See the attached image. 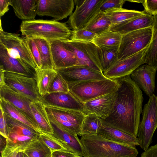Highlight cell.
<instances>
[{
	"label": "cell",
	"instance_id": "7402d4cb",
	"mask_svg": "<svg viewBox=\"0 0 157 157\" xmlns=\"http://www.w3.org/2000/svg\"><path fill=\"white\" fill-rule=\"evenodd\" d=\"M48 104L82 111L83 104L69 91L66 93L48 94L44 97Z\"/></svg>",
	"mask_w": 157,
	"mask_h": 157
},
{
	"label": "cell",
	"instance_id": "d6986e66",
	"mask_svg": "<svg viewBox=\"0 0 157 157\" xmlns=\"http://www.w3.org/2000/svg\"><path fill=\"white\" fill-rule=\"evenodd\" d=\"M50 43L55 69L66 68L78 64L74 53L64 46L62 41L55 40Z\"/></svg>",
	"mask_w": 157,
	"mask_h": 157
},
{
	"label": "cell",
	"instance_id": "ba28073f",
	"mask_svg": "<svg viewBox=\"0 0 157 157\" xmlns=\"http://www.w3.org/2000/svg\"><path fill=\"white\" fill-rule=\"evenodd\" d=\"M6 84L15 92L25 96L33 102L40 101L48 104L39 94L35 78L26 75L5 71Z\"/></svg>",
	"mask_w": 157,
	"mask_h": 157
},
{
	"label": "cell",
	"instance_id": "db71d44e",
	"mask_svg": "<svg viewBox=\"0 0 157 157\" xmlns=\"http://www.w3.org/2000/svg\"><path fill=\"white\" fill-rule=\"evenodd\" d=\"M50 157H53L52 155Z\"/></svg>",
	"mask_w": 157,
	"mask_h": 157
},
{
	"label": "cell",
	"instance_id": "f546056e",
	"mask_svg": "<svg viewBox=\"0 0 157 157\" xmlns=\"http://www.w3.org/2000/svg\"><path fill=\"white\" fill-rule=\"evenodd\" d=\"M5 114L8 132H13L34 139L39 137V132L26 124Z\"/></svg>",
	"mask_w": 157,
	"mask_h": 157
},
{
	"label": "cell",
	"instance_id": "f35d334b",
	"mask_svg": "<svg viewBox=\"0 0 157 157\" xmlns=\"http://www.w3.org/2000/svg\"><path fill=\"white\" fill-rule=\"evenodd\" d=\"M97 35L93 32L82 29L72 31L70 39L76 41L91 42Z\"/></svg>",
	"mask_w": 157,
	"mask_h": 157
},
{
	"label": "cell",
	"instance_id": "8fae6325",
	"mask_svg": "<svg viewBox=\"0 0 157 157\" xmlns=\"http://www.w3.org/2000/svg\"><path fill=\"white\" fill-rule=\"evenodd\" d=\"M148 47L124 59L117 60L103 73L107 78L117 79L130 75L134 70L145 63Z\"/></svg>",
	"mask_w": 157,
	"mask_h": 157
},
{
	"label": "cell",
	"instance_id": "816d5d0a",
	"mask_svg": "<svg viewBox=\"0 0 157 157\" xmlns=\"http://www.w3.org/2000/svg\"><path fill=\"white\" fill-rule=\"evenodd\" d=\"M24 153L22 152H19L17 154L16 157H24Z\"/></svg>",
	"mask_w": 157,
	"mask_h": 157
},
{
	"label": "cell",
	"instance_id": "4fadbf2b",
	"mask_svg": "<svg viewBox=\"0 0 157 157\" xmlns=\"http://www.w3.org/2000/svg\"><path fill=\"white\" fill-rule=\"evenodd\" d=\"M103 0H81L68 22L73 30L83 29L86 25L99 10Z\"/></svg>",
	"mask_w": 157,
	"mask_h": 157
},
{
	"label": "cell",
	"instance_id": "7c38bea8",
	"mask_svg": "<svg viewBox=\"0 0 157 157\" xmlns=\"http://www.w3.org/2000/svg\"><path fill=\"white\" fill-rule=\"evenodd\" d=\"M75 4L73 0H38L37 15L62 20L72 14Z\"/></svg>",
	"mask_w": 157,
	"mask_h": 157
},
{
	"label": "cell",
	"instance_id": "277c9868",
	"mask_svg": "<svg viewBox=\"0 0 157 157\" xmlns=\"http://www.w3.org/2000/svg\"><path fill=\"white\" fill-rule=\"evenodd\" d=\"M69 91L84 104L100 96L116 92L119 87L117 79L107 78L68 84Z\"/></svg>",
	"mask_w": 157,
	"mask_h": 157
},
{
	"label": "cell",
	"instance_id": "e575fe53",
	"mask_svg": "<svg viewBox=\"0 0 157 157\" xmlns=\"http://www.w3.org/2000/svg\"><path fill=\"white\" fill-rule=\"evenodd\" d=\"M154 17L152 39L148 47L145 63L157 68V14Z\"/></svg>",
	"mask_w": 157,
	"mask_h": 157
},
{
	"label": "cell",
	"instance_id": "74e56055",
	"mask_svg": "<svg viewBox=\"0 0 157 157\" xmlns=\"http://www.w3.org/2000/svg\"><path fill=\"white\" fill-rule=\"evenodd\" d=\"M69 91V86L67 82L61 75L58 72L54 79L48 94L66 93Z\"/></svg>",
	"mask_w": 157,
	"mask_h": 157
},
{
	"label": "cell",
	"instance_id": "2e32d148",
	"mask_svg": "<svg viewBox=\"0 0 157 157\" xmlns=\"http://www.w3.org/2000/svg\"><path fill=\"white\" fill-rule=\"evenodd\" d=\"M157 68L147 64L142 65L130 75L132 80L149 97L154 94Z\"/></svg>",
	"mask_w": 157,
	"mask_h": 157
},
{
	"label": "cell",
	"instance_id": "7dc6e473",
	"mask_svg": "<svg viewBox=\"0 0 157 157\" xmlns=\"http://www.w3.org/2000/svg\"><path fill=\"white\" fill-rule=\"evenodd\" d=\"M52 155L53 157H82L69 151H56Z\"/></svg>",
	"mask_w": 157,
	"mask_h": 157
},
{
	"label": "cell",
	"instance_id": "681fc988",
	"mask_svg": "<svg viewBox=\"0 0 157 157\" xmlns=\"http://www.w3.org/2000/svg\"><path fill=\"white\" fill-rule=\"evenodd\" d=\"M6 139L2 136L0 137V152L2 151L6 147Z\"/></svg>",
	"mask_w": 157,
	"mask_h": 157
},
{
	"label": "cell",
	"instance_id": "836d02e7",
	"mask_svg": "<svg viewBox=\"0 0 157 157\" xmlns=\"http://www.w3.org/2000/svg\"><path fill=\"white\" fill-rule=\"evenodd\" d=\"M103 124L102 119L97 116L93 114L86 115L79 136L96 135Z\"/></svg>",
	"mask_w": 157,
	"mask_h": 157
},
{
	"label": "cell",
	"instance_id": "7bdbcfd3",
	"mask_svg": "<svg viewBox=\"0 0 157 157\" xmlns=\"http://www.w3.org/2000/svg\"><path fill=\"white\" fill-rule=\"evenodd\" d=\"M24 148L19 146H6L1 152V157H16L18 153L22 152Z\"/></svg>",
	"mask_w": 157,
	"mask_h": 157
},
{
	"label": "cell",
	"instance_id": "9c48e42d",
	"mask_svg": "<svg viewBox=\"0 0 157 157\" xmlns=\"http://www.w3.org/2000/svg\"><path fill=\"white\" fill-rule=\"evenodd\" d=\"M45 105L49 116L54 118L67 130L75 135H79L86 115L82 111L50 104Z\"/></svg>",
	"mask_w": 157,
	"mask_h": 157
},
{
	"label": "cell",
	"instance_id": "52a82bcc",
	"mask_svg": "<svg viewBox=\"0 0 157 157\" xmlns=\"http://www.w3.org/2000/svg\"><path fill=\"white\" fill-rule=\"evenodd\" d=\"M152 34V27L133 31L122 36L118 50V60L130 57L149 46Z\"/></svg>",
	"mask_w": 157,
	"mask_h": 157
},
{
	"label": "cell",
	"instance_id": "8992f818",
	"mask_svg": "<svg viewBox=\"0 0 157 157\" xmlns=\"http://www.w3.org/2000/svg\"><path fill=\"white\" fill-rule=\"evenodd\" d=\"M64 46L72 52L77 59L76 65L88 67L103 72L98 47L92 42L76 41L68 39L62 41Z\"/></svg>",
	"mask_w": 157,
	"mask_h": 157
},
{
	"label": "cell",
	"instance_id": "6da1fadb",
	"mask_svg": "<svg viewBox=\"0 0 157 157\" xmlns=\"http://www.w3.org/2000/svg\"><path fill=\"white\" fill-rule=\"evenodd\" d=\"M117 79L116 100L110 115L102 120L103 124L137 137L142 112V91L130 75Z\"/></svg>",
	"mask_w": 157,
	"mask_h": 157
},
{
	"label": "cell",
	"instance_id": "30bf717a",
	"mask_svg": "<svg viewBox=\"0 0 157 157\" xmlns=\"http://www.w3.org/2000/svg\"><path fill=\"white\" fill-rule=\"evenodd\" d=\"M0 44L6 48L12 57L23 59L35 69L37 68L32 55L26 44L25 38L19 35L8 33L0 29Z\"/></svg>",
	"mask_w": 157,
	"mask_h": 157
},
{
	"label": "cell",
	"instance_id": "484cf974",
	"mask_svg": "<svg viewBox=\"0 0 157 157\" xmlns=\"http://www.w3.org/2000/svg\"><path fill=\"white\" fill-rule=\"evenodd\" d=\"M45 105L40 101H34L31 103L30 106L40 131L53 134Z\"/></svg>",
	"mask_w": 157,
	"mask_h": 157
},
{
	"label": "cell",
	"instance_id": "5bb4252c",
	"mask_svg": "<svg viewBox=\"0 0 157 157\" xmlns=\"http://www.w3.org/2000/svg\"><path fill=\"white\" fill-rule=\"evenodd\" d=\"M68 84L107 78L103 73L87 67L75 65L56 70Z\"/></svg>",
	"mask_w": 157,
	"mask_h": 157
},
{
	"label": "cell",
	"instance_id": "11a10c76",
	"mask_svg": "<svg viewBox=\"0 0 157 157\" xmlns=\"http://www.w3.org/2000/svg\"></svg>",
	"mask_w": 157,
	"mask_h": 157
},
{
	"label": "cell",
	"instance_id": "d590c367",
	"mask_svg": "<svg viewBox=\"0 0 157 157\" xmlns=\"http://www.w3.org/2000/svg\"><path fill=\"white\" fill-rule=\"evenodd\" d=\"M98 47L101 64L104 73L118 60L119 48Z\"/></svg>",
	"mask_w": 157,
	"mask_h": 157
},
{
	"label": "cell",
	"instance_id": "f907efd6",
	"mask_svg": "<svg viewBox=\"0 0 157 157\" xmlns=\"http://www.w3.org/2000/svg\"><path fill=\"white\" fill-rule=\"evenodd\" d=\"M126 1H128L129 2H136V3H141L142 4L144 1V0H126Z\"/></svg>",
	"mask_w": 157,
	"mask_h": 157
},
{
	"label": "cell",
	"instance_id": "1f68e13d",
	"mask_svg": "<svg viewBox=\"0 0 157 157\" xmlns=\"http://www.w3.org/2000/svg\"><path fill=\"white\" fill-rule=\"evenodd\" d=\"M122 37L119 33L109 30L97 35L92 42L98 47L119 48Z\"/></svg>",
	"mask_w": 157,
	"mask_h": 157
},
{
	"label": "cell",
	"instance_id": "f1b7e54d",
	"mask_svg": "<svg viewBox=\"0 0 157 157\" xmlns=\"http://www.w3.org/2000/svg\"><path fill=\"white\" fill-rule=\"evenodd\" d=\"M105 12L110 19L112 25L119 24L145 13L144 11H140L123 8L112 9Z\"/></svg>",
	"mask_w": 157,
	"mask_h": 157
},
{
	"label": "cell",
	"instance_id": "ac0fdd59",
	"mask_svg": "<svg viewBox=\"0 0 157 157\" xmlns=\"http://www.w3.org/2000/svg\"><path fill=\"white\" fill-rule=\"evenodd\" d=\"M48 117L53 135L65 144L69 151L83 157V149L78 135L67 130L54 118L50 116Z\"/></svg>",
	"mask_w": 157,
	"mask_h": 157
},
{
	"label": "cell",
	"instance_id": "60d3db41",
	"mask_svg": "<svg viewBox=\"0 0 157 157\" xmlns=\"http://www.w3.org/2000/svg\"><path fill=\"white\" fill-rule=\"evenodd\" d=\"M125 1L124 0H103L99 10L105 12L112 9L122 8Z\"/></svg>",
	"mask_w": 157,
	"mask_h": 157
},
{
	"label": "cell",
	"instance_id": "83f0119b",
	"mask_svg": "<svg viewBox=\"0 0 157 157\" xmlns=\"http://www.w3.org/2000/svg\"><path fill=\"white\" fill-rule=\"evenodd\" d=\"M0 106L5 114L40 132L38 127L24 113L2 97H0Z\"/></svg>",
	"mask_w": 157,
	"mask_h": 157
},
{
	"label": "cell",
	"instance_id": "e0dca14e",
	"mask_svg": "<svg viewBox=\"0 0 157 157\" xmlns=\"http://www.w3.org/2000/svg\"><path fill=\"white\" fill-rule=\"evenodd\" d=\"M0 67L6 71L24 74L35 78V69L25 60L13 58L0 44Z\"/></svg>",
	"mask_w": 157,
	"mask_h": 157
},
{
	"label": "cell",
	"instance_id": "d4e9b609",
	"mask_svg": "<svg viewBox=\"0 0 157 157\" xmlns=\"http://www.w3.org/2000/svg\"><path fill=\"white\" fill-rule=\"evenodd\" d=\"M58 72L55 69H35V78L39 93L44 97L48 94Z\"/></svg>",
	"mask_w": 157,
	"mask_h": 157
},
{
	"label": "cell",
	"instance_id": "f6af8a7d",
	"mask_svg": "<svg viewBox=\"0 0 157 157\" xmlns=\"http://www.w3.org/2000/svg\"><path fill=\"white\" fill-rule=\"evenodd\" d=\"M141 157H157V144L144 151L142 154Z\"/></svg>",
	"mask_w": 157,
	"mask_h": 157
},
{
	"label": "cell",
	"instance_id": "3957f363",
	"mask_svg": "<svg viewBox=\"0 0 157 157\" xmlns=\"http://www.w3.org/2000/svg\"><path fill=\"white\" fill-rule=\"evenodd\" d=\"M20 28L21 34L25 38L43 39L49 42L70 39L72 33L66 23L55 20L22 21Z\"/></svg>",
	"mask_w": 157,
	"mask_h": 157
},
{
	"label": "cell",
	"instance_id": "ab89813d",
	"mask_svg": "<svg viewBox=\"0 0 157 157\" xmlns=\"http://www.w3.org/2000/svg\"><path fill=\"white\" fill-rule=\"evenodd\" d=\"M25 40L37 67L40 69L41 68V58L38 48L36 43L33 39L25 37Z\"/></svg>",
	"mask_w": 157,
	"mask_h": 157
},
{
	"label": "cell",
	"instance_id": "cb8c5ba5",
	"mask_svg": "<svg viewBox=\"0 0 157 157\" xmlns=\"http://www.w3.org/2000/svg\"><path fill=\"white\" fill-rule=\"evenodd\" d=\"M38 0H12L10 6L16 16L22 21L35 19L37 15Z\"/></svg>",
	"mask_w": 157,
	"mask_h": 157
},
{
	"label": "cell",
	"instance_id": "8d00e7d4",
	"mask_svg": "<svg viewBox=\"0 0 157 157\" xmlns=\"http://www.w3.org/2000/svg\"><path fill=\"white\" fill-rule=\"evenodd\" d=\"M39 137L50 149L52 153L56 151H69L65 144L53 134L40 131Z\"/></svg>",
	"mask_w": 157,
	"mask_h": 157
},
{
	"label": "cell",
	"instance_id": "44dd1931",
	"mask_svg": "<svg viewBox=\"0 0 157 157\" xmlns=\"http://www.w3.org/2000/svg\"><path fill=\"white\" fill-rule=\"evenodd\" d=\"M154 16L146 13L124 21L119 24L111 25L109 31L122 36L139 29L152 26Z\"/></svg>",
	"mask_w": 157,
	"mask_h": 157
},
{
	"label": "cell",
	"instance_id": "ee69618b",
	"mask_svg": "<svg viewBox=\"0 0 157 157\" xmlns=\"http://www.w3.org/2000/svg\"><path fill=\"white\" fill-rule=\"evenodd\" d=\"M0 134L5 138L7 139L8 136L7 124L4 111L0 106Z\"/></svg>",
	"mask_w": 157,
	"mask_h": 157
},
{
	"label": "cell",
	"instance_id": "4dcf8cb0",
	"mask_svg": "<svg viewBox=\"0 0 157 157\" xmlns=\"http://www.w3.org/2000/svg\"><path fill=\"white\" fill-rule=\"evenodd\" d=\"M38 48L41 59L40 69H55L50 42L43 39H33Z\"/></svg>",
	"mask_w": 157,
	"mask_h": 157
},
{
	"label": "cell",
	"instance_id": "ffe728a7",
	"mask_svg": "<svg viewBox=\"0 0 157 157\" xmlns=\"http://www.w3.org/2000/svg\"><path fill=\"white\" fill-rule=\"evenodd\" d=\"M0 88V97L4 98L24 113L39 128L30 106V104L33 102L14 91L6 84Z\"/></svg>",
	"mask_w": 157,
	"mask_h": 157
},
{
	"label": "cell",
	"instance_id": "603a6c76",
	"mask_svg": "<svg viewBox=\"0 0 157 157\" xmlns=\"http://www.w3.org/2000/svg\"><path fill=\"white\" fill-rule=\"evenodd\" d=\"M98 134L115 142L135 147L139 145L138 138L103 124Z\"/></svg>",
	"mask_w": 157,
	"mask_h": 157
},
{
	"label": "cell",
	"instance_id": "c3c4849f",
	"mask_svg": "<svg viewBox=\"0 0 157 157\" xmlns=\"http://www.w3.org/2000/svg\"><path fill=\"white\" fill-rule=\"evenodd\" d=\"M5 71L0 67V87H2L6 84L5 82Z\"/></svg>",
	"mask_w": 157,
	"mask_h": 157
},
{
	"label": "cell",
	"instance_id": "7a4b0ae2",
	"mask_svg": "<svg viewBox=\"0 0 157 157\" xmlns=\"http://www.w3.org/2000/svg\"><path fill=\"white\" fill-rule=\"evenodd\" d=\"M83 157H136L135 147L115 142L98 134L81 136Z\"/></svg>",
	"mask_w": 157,
	"mask_h": 157
},
{
	"label": "cell",
	"instance_id": "f5cc1de1",
	"mask_svg": "<svg viewBox=\"0 0 157 157\" xmlns=\"http://www.w3.org/2000/svg\"><path fill=\"white\" fill-rule=\"evenodd\" d=\"M24 157H28V156L25 154L24 153Z\"/></svg>",
	"mask_w": 157,
	"mask_h": 157
},
{
	"label": "cell",
	"instance_id": "b9f144b4",
	"mask_svg": "<svg viewBox=\"0 0 157 157\" xmlns=\"http://www.w3.org/2000/svg\"><path fill=\"white\" fill-rule=\"evenodd\" d=\"M142 4L146 13L153 16L157 14V0H144Z\"/></svg>",
	"mask_w": 157,
	"mask_h": 157
},
{
	"label": "cell",
	"instance_id": "4316f807",
	"mask_svg": "<svg viewBox=\"0 0 157 157\" xmlns=\"http://www.w3.org/2000/svg\"><path fill=\"white\" fill-rule=\"evenodd\" d=\"M111 23L105 12L99 10L86 25L83 29L97 35L109 30Z\"/></svg>",
	"mask_w": 157,
	"mask_h": 157
},
{
	"label": "cell",
	"instance_id": "bcb514c9",
	"mask_svg": "<svg viewBox=\"0 0 157 157\" xmlns=\"http://www.w3.org/2000/svg\"><path fill=\"white\" fill-rule=\"evenodd\" d=\"M12 0H0V16L1 17L9 10Z\"/></svg>",
	"mask_w": 157,
	"mask_h": 157
},
{
	"label": "cell",
	"instance_id": "5b68a950",
	"mask_svg": "<svg viewBox=\"0 0 157 157\" xmlns=\"http://www.w3.org/2000/svg\"><path fill=\"white\" fill-rule=\"evenodd\" d=\"M149 97L144 107L137 134L139 146L144 151L149 148L157 128V96L153 94Z\"/></svg>",
	"mask_w": 157,
	"mask_h": 157
},
{
	"label": "cell",
	"instance_id": "d6a6232c",
	"mask_svg": "<svg viewBox=\"0 0 157 157\" xmlns=\"http://www.w3.org/2000/svg\"><path fill=\"white\" fill-rule=\"evenodd\" d=\"M22 152L28 157H50L52 155L50 149L39 137L28 144Z\"/></svg>",
	"mask_w": 157,
	"mask_h": 157
},
{
	"label": "cell",
	"instance_id": "9a60e30c",
	"mask_svg": "<svg viewBox=\"0 0 157 157\" xmlns=\"http://www.w3.org/2000/svg\"><path fill=\"white\" fill-rule=\"evenodd\" d=\"M117 96V91L94 99L84 104L82 112L94 114L104 120L110 115Z\"/></svg>",
	"mask_w": 157,
	"mask_h": 157
}]
</instances>
